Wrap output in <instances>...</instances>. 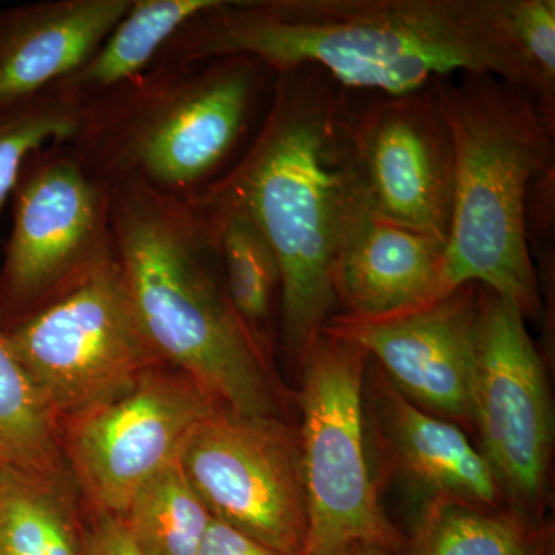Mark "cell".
<instances>
[{
    "label": "cell",
    "mask_w": 555,
    "mask_h": 555,
    "mask_svg": "<svg viewBox=\"0 0 555 555\" xmlns=\"http://www.w3.org/2000/svg\"><path fill=\"white\" fill-rule=\"evenodd\" d=\"M511 0H219L152 67L248 56L272 72L310 67L349 90L404 96L434 80L491 75L555 108L514 38Z\"/></svg>",
    "instance_id": "6da1fadb"
},
{
    "label": "cell",
    "mask_w": 555,
    "mask_h": 555,
    "mask_svg": "<svg viewBox=\"0 0 555 555\" xmlns=\"http://www.w3.org/2000/svg\"><path fill=\"white\" fill-rule=\"evenodd\" d=\"M350 112L320 69L278 73L246 153L195 195L236 208L268 241L281 275L284 345L301 360L338 306L335 264L366 203L350 147Z\"/></svg>",
    "instance_id": "7a4b0ae2"
},
{
    "label": "cell",
    "mask_w": 555,
    "mask_h": 555,
    "mask_svg": "<svg viewBox=\"0 0 555 555\" xmlns=\"http://www.w3.org/2000/svg\"><path fill=\"white\" fill-rule=\"evenodd\" d=\"M112 233L134 312L160 363L236 414L276 416L264 350L230 302L204 208L138 178L112 184Z\"/></svg>",
    "instance_id": "3957f363"
},
{
    "label": "cell",
    "mask_w": 555,
    "mask_h": 555,
    "mask_svg": "<svg viewBox=\"0 0 555 555\" xmlns=\"http://www.w3.org/2000/svg\"><path fill=\"white\" fill-rule=\"evenodd\" d=\"M454 150L451 228L438 297L480 284L525 318L542 310L528 241L529 190L553 175L554 109L491 75L430 83Z\"/></svg>",
    "instance_id": "277c9868"
},
{
    "label": "cell",
    "mask_w": 555,
    "mask_h": 555,
    "mask_svg": "<svg viewBox=\"0 0 555 555\" xmlns=\"http://www.w3.org/2000/svg\"><path fill=\"white\" fill-rule=\"evenodd\" d=\"M266 72L248 56L150 67L83 108L67 144L109 185L138 178L163 192L195 195L247 130Z\"/></svg>",
    "instance_id": "5b68a950"
},
{
    "label": "cell",
    "mask_w": 555,
    "mask_h": 555,
    "mask_svg": "<svg viewBox=\"0 0 555 555\" xmlns=\"http://www.w3.org/2000/svg\"><path fill=\"white\" fill-rule=\"evenodd\" d=\"M367 353L320 332L301 357L302 477L308 531L301 555L352 545L393 550L398 534L378 502L366 459L363 382Z\"/></svg>",
    "instance_id": "8992f818"
},
{
    "label": "cell",
    "mask_w": 555,
    "mask_h": 555,
    "mask_svg": "<svg viewBox=\"0 0 555 555\" xmlns=\"http://www.w3.org/2000/svg\"><path fill=\"white\" fill-rule=\"evenodd\" d=\"M5 332L61 426L122 397L163 364L139 324L116 255Z\"/></svg>",
    "instance_id": "52a82bcc"
},
{
    "label": "cell",
    "mask_w": 555,
    "mask_h": 555,
    "mask_svg": "<svg viewBox=\"0 0 555 555\" xmlns=\"http://www.w3.org/2000/svg\"><path fill=\"white\" fill-rule=\"evenodd\" d=\"M0 269V324L10 328L115 257L112 185L67 142L35 150L11 193Z\"/></svg>",
    "instance_id": "ba28073f"
},
{
    "label": "cell",
    "mask_w": 555,
    "mask_h": 555,
    "mask_svg": "<svg viewBox=\"0 0 555 555\" xmlns=\"http://www.w3.org/2000/svg\"><path fill=\"white\" fill-rule=\"evenodd\" d=\"M179 466L211 517L301 555L308 531L299 430L278 416L219 408L193 429Z\"/></svg>",
    "instance_id": "9c48e42d"
},
{
    "label": "cell",
    "mask_w": 555,
    "mask_h": 555,
    "mask_svg": "<svg viewBox=\"0 0 555 555\" xmlns=\"http://www.w3.org/2000/svg\"><path fill=\"white\" fill-rule=\"evenodd\" d=\"M222 408L177 369H149L129 392L61 426L69 474L94 514L119 517L131 496L177 462L190 434Z\"/></svg>",
    "instance_id": "30bf717a"
},
{
    "label": "cell",
    "mask_w": 555,
    "mask_h": 555,
    "mask_svg": "<svg viewBox=\"0 0 555 555\" xmlns=\"http://www.w3.org/2000/svg\"><path fill=\"white\" fill-rule=\"evenodd\" d=\"M525 320L483 288L470 412L500 486L517 502L535 505L546 483L553 415L545 371Z\"/></svg>",
    "instance_id": "8fae6325"
},
{
    "label": "cell",
    "mask_w": 555,
    "mask_h": 555,
    "mask_svg": "<svg viewBox=\"0 0 555 555\" xmlns=\"http://www.w3.org/2000/svg\"><path fill=\"white\" fill-rule=\"evenodd\" d=\"M350 147L372 214L448 240L454 150L430 87L352 113Z\"/></svg>",
    "instance_id": "7c38bea8"
},
{
    "label": "cell",
    "mask_w": 555,
    "mask_h": 555,
    "mask_svg": "<svg viewBox=\"0 0 555 555\" xmlns=\"http://www.w3.org/2000/svg\"><path fill=\"white\" fill-rule=\"evenodd\" d=\"M476 284L418 308L375 318L332 317L323 331L377 358L390 383L415 401L456 420H473L480 294Z\"/></svg>",
    "instance_id": "4fadbf2b"
},
{
    "label": "cell",
    "mask_w": 555,
    "mask_h": 555,
    "mask_svg": "<svg viewBox=\"0 0 555 555\" xmlns=\"http://www.w3.org/2000/svg\"><path fill=\"white\" fill-rule=\"evenodd\" d=\"M131 0H39L0 10V113L35 100L94 53Z\"/></svg>",
    "instance_id": "5bb4252c"
},
{
    "label": "cell",
    "mask_w": 555,
    "mask_h": 555,
    "mask_svg": "<svg viewBox=\"0 0 555 555\" xmlns=\"http://www.w3.org/2000/svg\"><path fill=\"white\" fill-rule=\"evenodd\" d=\"M447 241L387 221L367 206L347 229L335 264L346 315L375 318L437 301Z\"/></svg>",
    "instance_id": "9a60e30c"
},
{
    "label": "cell",
    "mask_w": 555,
    "mask_h": 555,
    "mask_svg": "<svg viewBox=\"0 0 555 555\" xmlns=\"http://www.w3.org/2000/svg\"><path fill=\"white\" fill-rule=\"evenodd\" d=\"M378 390L386 436L409 476L437 502L494 505L502 488L499 478L459 427L427 414L392 383L383 382Z\"/></svg>",
    "instance_id": "2e32d148"
},
{
    "label": "cell",
    "mask_w": 555,
    "mask_h": 555,
    "mask_svg": "<svg viewBox=\"0 0 555 555\" xmlns=\"http://www.w3.org/2000/svg\"><path fill=\"white\" fill-rule=\"evenodd\" d=\"M219 0H131L129 11L100 49L67 78L54 83L62 100L82 112L144 75L171 36Z\"/></svg>",
    "instance_id": "e0dca14e"
},
{
    "label": "cell",
    "mask_w": 555,
    "mask_h": 555,
    "mask_svg": "<svg viewBox=\"0 0 555 555\" xmlns=\"http://www.w3.org/2000/svg\"><path fill=\"white\" fill-rule=\"evenodd\" d=\"M75 489L72 476L0 467V555H82Z\"/></svg>",
    "instance_id": "ac0fdd59"
},
{
    "label": "cell",
    "mask_w": 555,
    "mask_h": 555,
    "mask_svg": "<svg viewBox=\"0 0 555 555\" xmlns=\"http://www.w3.org/2000/svg\"><path fill=\"white\" fill-rule=\"evenodd\" d=\"M0 466L60 478L72 476L61 425L14 356L0 324Z\"/></svg>",
    "instance_id": "d6986e66"
},
{
    "label": "cell",
    "mask_w": 555,
    "mask_h": 555,
    "mask_svg": "<svg viewBox=\"0 0 555 555\" xmlns=\"http://www.w3.org/2000/svg\"><path fill=\"white\" fill-rule=\"evenodd\" d=\"M214 228L232 308L248 334L264 350L273 299L281 292L280 268L257 225L236 208L192 195Z\"/></svg>",
    "instance_id": "ffe728a7"
},
{
    "label": "cell",
    "mask_w": 555,
    "mask_h": 555,
    "mask_svg": "<svg viewBox=\"0 0 555 555\" xmlns=\"http://www.w3.org/2000/svg\"><path fill=\"white\" fill-rule=\"evenodd\" d=\"M119 518L145 555H198L214 517L177 460L138 489Z\"/></svg>",
    "instance_id": "44dd1931"
},
{
    "label": "cell",
    "mask_w": 555,
    "mask_h": 555,
    "mask_svg": "<svg viewBox=\"0 0 555 555\" xmlns=\"http://www.w3.org/2000/svg\"><path fill=\"white\" fill-rule=\"evenodd\" d=\"M528 532L517 517L436 502L427 511L416 555H528Z\"/></svg>",
    "instance_id": "7402d4cb"
},
{
    "label": "cell",
    "mask_w": 555,
    "mask_h": 555,
    "mask_svg": "<svg viewBox=\"0 0 555 555\" xmlns=\"http://www.w3.org/2000/svg\"><path fill=\"white\" fill-rule=\"evenodd\" d=\"M79 120L80 109L51 89L0 113V210L9 203L27 156L53 142L72 141Z\"/></svg>",
    "instance_id": "603a6c76"
},
{
    "label": "cell",
    "mask_w": 555,
    "mask_h": 555,
    "mask_svg": "<svg viewBox=\"0 0 555 555\" xmlns=\"http://www.w3.org/2000/svg\"><path fill=\"white\" fill-rule=\"evenodd\" d=\"M511 27L526 60L555 89L554 0H511Z\"/></svg>",
    "instance_id": "cb8c5ba5"
},
{
    "label": "cell",
    "mask_w": 555,
    "mask_h": 555,
    "mask_svg": "<svg viewBox=\"0 0 555 555\" xmlns=\"http://www.w3.org/2000/svg\"><path fill=\"white\" fill-rule=\"evenodd\" d=\"M82 555H145L131 539L119 517L94 514L83 528Z\"/></svg>",
    "instance_id": "d4e9b609"
},
{
    "label": "cell",
    "mask_w": 555,
    "mask_h": 555,
    "mask_svg": "<svg viewBox=\"0 0 555 555\" xmlns=\"http://www.w3.org/2000/svg\"><path fill=\"white\" fill-rule=\"evenodd\" d=\"M198 555H287L211 518Z\"/></svg>",
    "instance_id": "484cf974"
},
{
    "label": "cell",
    "mask_w": 555,
    "mask_h": 555,
    "mask_svg": "<svg viewBox=\"0 0 555 555\" xmlns=\"http://www.w3.org/2000/svg\"><path fill=\"white\" fill-rule=\"evenodd\" d=\"M338 555H386V551L377 546L352 545L346 547V550L341 551Z\"/></svg>",
    "instance_id": "4316f807"
},
{
    "label": "cell",
    "mask_w": 555,
    "mask_h": 555,
    "mask_svg": "<svg viewBox=\"0 0 555 555\" xmlns=\"http://www.w3.org/2000/svg\"><path fill=\"white\" fill-rule=\"evenodd\" d=\"M0 467H2V466H0Z\"/></svg>",
    "instance_id": "83f0119b"
}]
</instances>
